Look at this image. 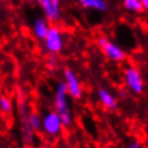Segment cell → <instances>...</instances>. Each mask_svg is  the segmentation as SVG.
Returning a JSON list of instances; mask_svg holds the SVG:
<instances>
[{
    "instance_id": "obj_1",
    "label": "cell",
    "mask_w": 148,
    "mask_h": 148,
    "mask_svg": "<svg viewBox=\"0 0 148 148\" xmlns=\"http://www.w3.org/2000/svg\"><path fill=\"white\" fill-rule=\"evenodd\" d=\"M54 112L60 118L62 125L64 128H68L73 123V113L69 107V95L66 92L64 82H60L55 90V98H54Z\"/></svg>"
},
{
    "instance_id": "obj_2",
    "label": "cell",
    "mask_w": 148,
    "mask_h": 148,
    "mask_svg": "<svg viewBox=\"0 0 148 148\" xmlns=\"http://www.w3.org/2000/svg\"><path fill=\"white\" fill-rule=\"evenodd\" d=\"M124 82L129 90L134 94H142L144 92V79L136 66L129 65L124 70Z\"/></svg>"
},
{
    "instance_id": "obj_3",
    "label": "cell",
    "mask_w": 148,
    "mask_h": 148,
    "mask_svg": "<svg viewBox=\"0 0 148 148\" xmlns=\"http://www.w3.org/2000/svg\"><path fill=\"white\" fill-rule=\"evenodd\" d=\"M45 49L51 54H58L60 53L64 45V39H63V33L58 27L51 25L48 30V34L45 39L43 40Z\"/></svg>"
},
{
    "instance_id": "obj_4",
    "label": "cell",
    "mask_w": 148,
    "mask_h": 148,
    "mask_svg": "<svg viewBox=\"0 0 148 148\" xmlns=\"http://www.w3.org/2000/svg\"><path fill=\"white\" fill-rule=\"evenodd\" d=\"M98 45L102 49V51L107 55V58L110 59L113 62H123L127 58L125 51L122 49L119 45H117L116 43L110 42L106 36H101L98 39Z\"/></svg>"
},
{
    "instance_id": "obj_5",
    "label": "cell",
    "mask_w": 148,
    "mask_h": 148,
    "mask_svg": "<svg viewBox=\"0 0 148 148\" xmlns=\"http://www.w3.org/2000/svg\"><path fill=\"white\" fill-rule=\"evenodd\" d=\"M64 84H65V88H66L69 97H72L73 99L82 98V94H83L82 84H80L77 74L70 68L64 69Z\"/></svg>"
},
{
    "instance_id": "obj_6",
    "label": "cell",
    "mask_w": 148,
    "mask_h": 148,
    "mask_svg": "<svg viewBox=\"0 0 148 148\" xmlns=\"http://www.w3.org/2000/svg\"><path fill=\"white\" fill-rule=\"evenodd\" d=\"M42 129L48 136H51V137H57L62 133L63 125H62L60 118H59V116L54 110L53 112H48L42 118Z\"/></svg>"
},
{
    "instance_id": "obj_7",
    "label": "cell",
    "mask_w": 148,
    "mask_h": 148,
    "mask_svg": "<svg viewBox=\"0 0 148 148\" xmlns=\"http://www.w3.org/2000/svg\"><path fill=\"white\" fill-rule=\"evenodd\" d=\"M39 5L44 13V19L49 21H57L60 19V4L58 0H39Z\"/></svg>"
},
{
    "instance_id": "obj_8",
    "label": "cell",
    "mask_w": 148,
    "mask_h": 148,
    "mask_svg": "<svg viewBox=\"0 0 148 148\" xmlns=\"http://www.w3.org/2000/svg\"><path fill=\"white\" fill-rule=\"evenodd\" d=\"M19 106H20V122L23 124V134H24V142L29 144L33 142V131L30 128V124H29V113L27 112V108H25V103H24V99L23 98H19Z\"/></svg>"
},
{
    "instance_id": "obj_9",
    "label": "cell",
    "mask_w": 148,
    "mask_h": 148,
    "mask_svg": "<svg viewBox=\"0 0 148 148\" xmlns=\"http://www.w3.org/2000/svg\"><path fill=\"white\" fill-rule=\"evenodd\" d=\"M98 99L107 109L114 110L117 108V98L114 97L113 93H110L106 88H101L98 90Z\"/></svg>"
},
{
    "instance_id": "obj_10",
    "label": "cell",
    "mask_w": 148,
    "mask_h": 148,
    "mask_svg": "<svg viewBox=\"0 0 148 148\" xmlns=\"http://www.w3.org/2000/svg\"><path fill=\"white\" fill-rule=\"evenodd\" d=\"M50 25L49 23L44 19L43 16H39L34 20V24H33V33H34L35 38L39 40H44L45 36L48 34V30H49Z\"/></svg>"
},
{
    "instance_id": "obj_11",
    "label": "cell",
    "mask_w": 148,
    "mask_h": 148,
    "mask_svg": "<svg viewBox=\"0 0 148 148\" xmlns=\"http://www.w3.org/2000/svg\"><path fill=\"white\" fill-rule=\"evenodd\" d=\"M79 4L86 9L95 10V12H107L108 4L104 0H80Z\"/></svg>"
},
{
    "instance_id": "obj_12",
    "label": "cell",
    "mask_w": 148,
    "mask_h": 148,
    "mask_svg": "<svg viewBox=\"0 0 148 148\" xmlns=\"http://www.w3.org/2000/svg\"><path fill=\"white\" fill-rule=\"evenodd\" d=\"M29 124L33 132H39L42 129V117L35 112H29Z\"/></svg>"
},
{
    "instance_id": "obj_13",
    "label": "cell",
    "mask_w": 148,
    "mask_h": 148,
    "mask_svg": "<svg viewBox=\"0 0 148 148\" xmlns=\"http://www.w3.org/2000/svg\"><path fill=\"white\" fill-rule=\"evenodd\" d=\"M123 6L128 12H133V13H142L143 12L140 0H124Z\"/></svg>"
},
{
    "instance_id": "obj_14",
    "label": "cell",
    "mask_w": 148,
    "mask_h": 148,
    "mask_svg": "<svg viewBox=\"0 0 148 148\" xmlns=\"http://www.w3.org/2000/svg\"><path fill=\"white\" fill-rule=\"evenodd\" d=\"M0 110L5 114L12 113V110H13V102L6 95H1L0 97Z\"/></svg>"
},
{
    "instance_id": "obj_15",
    "label": "cell",
    "mask_w": 148,
    "mask_h": 148,
    "mask_svg": "<svg viewBox=\"0 0 148 148\" xmlns=\"http://www.w3.org/2000/svg\"><path fill=\"white\" fill-rule=\"evenodd\" d=\"M128 148H142V146H140L139 142H137V140H133V142H131L128 144Z\"/></svg>"
},
{
    "instance_id": "obj_16",
    "label": "cell",
    "mask_w": 148,
    "mask_h": 148,
    "mask_svg": "<svg viewBox=\"0 0 148 148\" xmlns=\"http://www.w3.org/2000/svg\"><path fill=\"white\" fill-rule=\"evenodd\" d=\"M140 3H142V8H143V10H147V9H148V1H147V0H142Z\"/></svg>"
}]
</instances>
